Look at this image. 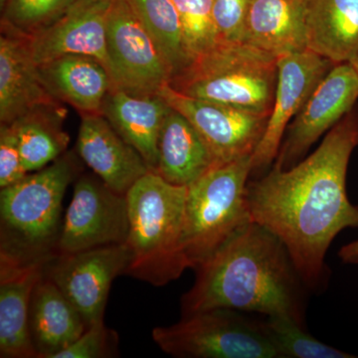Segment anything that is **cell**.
Returning <instances> with one entry per match:
<instances>
[{
    "label": "cell",
    "mask_w": 358,
    "mask_h": 358,
    "mask_svg": "<svg viewBox=\"0 0 358 358\" xmlns=\"http://www.w3.org/2000/svg\"><path fill=\"white\" fill-rule=\"evenodd\" d=\"M119 355V336L103 322L89 327L69 348L55 358H110Z\"/></svg>",
    "instance_id": "f1b7e54d"
},
{
    "label": "cell",
    "mask_w": 358,
    "mask_h": 358,
    "mask_svg": "<svg viewBox=\"0 0 358 358\" xmlns=\"http://www.w3.org/2000/svg\"><path fill=\"white\" fill-rule=\"evenodd\" d=\"M308 50L334 65L358 55V0H306Z\"/></svg>",
    "instance_id": "7402d4cb"
},
{
    "label": "cell",
    "mask_w": 358,
    "mask_h": 358,
    "mask_svg": "<svg viewBox=\"0 0 358 358\" xmlns=\"http://www.w3.org/2000/svg\"><path fill=\"white\" fill-rule=\"evenodd\" d=\"M131 262L128 244L110 245L69 255H52L45 275L76 308L87 327L103 322L110 286L126 275Z\"/></svg>",
    "instance_id": "30bf717a"
},
{
    "label": "cell",
    "mask_w": 358,
    "mask_h": 358,
    "mask_svg": "<svg viewBox=\"0 0 358 358\" xmlns=\"http://www.w3.org/2000/svg\"><path fill=\"white\" fill-rule=\"evenodd\" d=\"M77 0H8L2 9L1 32L29 37L52 24Z\"/></svg>",
    "instance_id": "4316f807"
},
{
    "label": "cell",
    "mask_w": 358,
    "mask_h": 358,
    "mask_svg": "<svg viewBox=\"0 0 358 358\" xmlns=\"http://www.w3.org/2000/svg\"><path fill=\"white\" fill-rule=\"evenodd\" d=\"M29 327L38 358H55L88 329L76 308L45 272L33 292Z\"/></svg>",
    "instance_id": "ffe728a7"
},
{
    "label": "cell",
    "mask_w": 358,
    "mask_h": 358,
    "mask_svg": "<svg viewBox=\"0 0 358 358\" xmlns=\"http://www.w3.org/2000/svg\"><path fill=\"white\" fill-rule=\"evenodd\" d=\"M278 58L246 42H218L193 59L169 86L182 95L270 115Z\"/></svg>",
    "instance_id": "277c9868"
},
{
    "label": "cell",
    "mask_w": 358,
    "mask_h": 358,
    "mask_svg": "<svg viewBox=\"0 0 358 358\" xmlns=\"http://www.w3.org/2000/svg\"><path fill=\"white\" fill-rule=\"evenodd\" d=\"M350 64H352L353 67H355V69L357 70L358 74V55L357 56V57L353 59L352 62H350Z\"/></svg>",
    "instance_id": "d6a6232c"
},
{
    "label": "cell",
    "mask_w": 358,
    "mask_h": 358,
    "mask_svg": "<svg viewBox=\"0 0 358 358\" xmlns=\"http://www.w3.org/2000/svg\"><path fill=\"white\" fill-rule=\"evenodd\" d=\"M147 28L173 73V78L192 62L173 0H128ZM171 78V79H173Z\"/></svg>",
    "instance_id": "d4e9b609"
},
{
    "label": "cell",
    "mask_w": 358,
    "mask_h": 358,
    "mask_svg": "<svg viewBox=\"0 0 358 358\" xmlns=\"http://www.w3.org/2000/svg\"><path fill=\"white\" fill-rule=\"evenodd\" d=\"M52 95L69 103L82 115L102 114L112 89L109 71L91 56L68 54L38 65Z\"/></svg>",
    "instance_id": "d6986e66"
},
{
    "label": "cell",
    "mask_w": 358,
    "mask_h": 358,
    "mask_svg": "<svg viewBox=\"0 0 358 358\" xmlns=\"http://www.w3.org/2000/svg\"><path fill=\"white\" fill-rule=\"evenodd\" d=\"M173 2L192 59L213 48L218 43L213 20V0H173Z\"/></svg>",
    "instance_id": "83f0119b"
},
{
    "label": "cell",
    "mask_w": 358,
    "mask_h": 358,
    "mask_svg": "<svg viewBox=\"0 0 358 358\" xmlns=\"http://www.w3.org/2000/svg\"><path fill=\"white\" fill-rule=\"evenodd\" d=\"M338 256L345 264L358 265V239L341 247Z\"/></svg>",
    "instance_id": "1f68e13d"
},
{
    "label": "cell",
    "mask_w": 358,
    "mask_h": 358,
    "mask_svg": "<svg viewBox=\"0 0 358 358\" xmlns=\"http://www.w3.org/2000/svg\"><path fill=\"white\" fill-rule=\"evenodd\" d=\"M252 157L216 164L187 186L183 250L194 270L253 222L248 203Z\"/></svg>",
    "instance_id": "8992f818"
},
{
    "label": "cell",
    "mask_w": 358,
    "mask_h": 358,
    "mask_svg": "<svg viewBox=\"0 0 358 358\" xmlns=\"http://www.w3.org/2000/svg\"><path fill=\"white\" fill-rule=\"evenodd\" d=\"M306 0H252L242 41L279 58L308 50Z\"/></svg>",
    "instance_id": "44dd1931"
},
{
    "label": "cell",
    "mask_w": 358,
    "mask_h": 358,
    "mask_svg": "<svg viewBox=\"0 0 358 358\" xmlns=\"http://www.w3.org/2000/svg\"><path fill=\"white\" fill-rule=\"evenodd\" d=\"M79 157L110 189L126 195L150 171L140 152L117 133L102 114L82 115L77 138Z\"/></svg>",
    "instance_id": "2e32d148"
},
{
    "label": "cell",
    "mask_w": 358,
    "mask_h": 358,
    "mask_svg": "<svg viewBox=\"0 0 358 358\" xmlns=\"http://www.w3.org/2000/svg\"><path fill=\"white\" fill-rule=\"evenodd\" d=\"M62 114L61 107L39 108L10 124L27 173L44 169L65 154L70 138L62 128Z\"/></svg>",
    "instance_id": "cb8c5ba5"
},
{
    "label": "cell",
    "mask_w": 358,
    "mask_h": 358,
    "mask_svg": "<svg viewBox=\"0 0 358 358\" xmlns=\"http://www.w3.org/2000/svg\"><path fill=\"white\" fill-rule=\"evenodd\" d=\"M162 352L178 358H280L261 320L242 312L213 308L152 329Z\"/></svg>",
    "instance_id": "52a82bcc"
},
{
    "label": "cell",
    "mask_w": 358,
    "mask_h": 358,
    "mask_svg": "<svg viewBox=\"0 0 358 358\" xmlns=\"http://www.w3.org/2000/svg\"><path fill=\"white\" fill-rule=\"evenodd\" d=\"M334 66L331 61L310 50L278 58L274 103L262 140L252 155V173H259L274 164L289 122Z\"/></svg>",
    "instance_id": "4fadbf2b"
},
{
    "label": "cell",
    "mask_w": 358,
    "mask_h": 358,
    "mask_svg": "<svg viewBox=\"0 0 358 358\" xmlns=\"http://www.w3.org/2000/svg\"><path fill=\"white\" fill-rule=\"evenodd\" d=\"M43 107H61L33 60L24 36L1 32L0 36V124Z\"/></svg>",
    "instance_id": "e0dca14e"
},
{
    "label": "cell",
    "mask_w": 358,
    "mask_h": 358,
    "mask_svg": "<svg viewBox=\"0 0 358 358\" xmlns=\"http://www.w3.org/2000/svg\"><path fill=\"white\" fill-rule=\"evenodd\" d=\"M357 145V105L312 155L291 169L274 164L247 186L252 220L281 240L310 292L327 282L326 255L334 238L358 228V205L346 192L348 164Z\"/></svg>",
    "instance_id": "6da1fadb"
},
{
    "label": "cell",
    "mask_w": 358,
    "mask_h": 358,
    "mask_svg": "<svg viewBox=\"0 0 358 358\" xmlns=\"http://www.w3.org/2000/svg\"><path fill=\"white\" fill-rule=\"evenodd\" d=\"M187 186L148 171L127 192L131 262L126 275L155 287L178 279L187 261L183 250Z\"/></svg>",
    "instance_id": "3957f363"
},
{
    "label": "cell",
    "mask_w": 358,
    "mask_h": 358,
    "mask_svg": "<svg viewBox=\"0 0 358 358\" xmlns=\"http://www.w3.org/2000/svg\"><path fill=\"white\" fill-rule=\"evenodd\" d=\"M78 174L74 155H61L0 192L1 251L21 258L53 255L66 190Z\"/></svg>",
    "instance_id": "5b68a950"
},
{
    "label": "cell",
    "mask_w": 358,
    "mask_h": 358,
    "mask_svg": "<svg viewBox=\"0 0 358 358\" xmlns=\"http://www.w3.org/2000/svg\"><path fill=\"white\" fill-rule=\"evenodd\" d=\"M114 1L77 0L52 24L26 37L34 62L77 54L96 58L108 69V24Z\"/></svg>",
    "instance_id": "5bb4252c"
},
{
    "label": "cell",
    "mask_w": 358,
    "mask_h": 358,
    "mask_svg": "<svg viewBox=\"0 0 358 358\" xmlns=\"http://www.w3.org/2000/svg\"><path fill=\"white\" fill-rule=\"evenodd\" d=\"M358 74L350 63L334 65L288 127L275 166L291 169L322 134L329 133L357 106Z\"/></svg>",
    "instance_id": "7c38bea8"
},
{
    "label": "cell",
    "mask_w": 358,
    "mask_h": 358,
    "mask_svg": "<svg viewBox=\"0 0 358 358\" xmlns=\"http://www.w3.org/2000/svg\"><path fill=\"white\" fill-rule=\"evenodd\" d=\"M252 0H213V20L218 42H239Z\"/></svg>",
    "instance_id": "f546056e"
},
{
    "label": "cell",
    "mask_w": 358,
    "mask_h": 358,
    "mask_svg": "<svg viewBox=\"0 0 358 358\" xmlns=\"http://www.w3.org/2000/svg\"><path fill=\"white\" fill-rule=\"evenodd\" d=\"M108 71L112 88L159 94L173 73L128 0H115L107 32Z\"/></svg>",
    "instance_id": "9c48e42d"
},
{
    "label": "cell",
    "mask_w": 358,
    "mask_h": 358,
    "mask_svg": "<svg viewBox=\"0 0 358 358\" xmlns=\"http://www.w3.org/2000/svg\"><path fill=\"white\" fill-rule=\"evenodd\" d=\"M159 95L199 131L215 164L252 157L262 140L268 115L182 95L169 85Z\"/></svg>",
    "instance_id": "8fae6325"
},
{
    "label": "cell",
    "mask_w": 358,
    "mask_h": 358,
    "mask_svg": "<svg viewBox=\"0 0 358 358\" xmlns=\"http://www.w3.org/2000/svg\"><path fill=\"white\" fill-rule=\"evenodd\" d=\"M7 2H8V0H0V7H1V10L4 8V6H6Z\"/></svg>",
    "instance_id": "836d02e7"
},
{
    "label": "cell",
    "mask_w": 358,
    "mask_h": 358,
    "mask_svg": "<svg viewBox=\"0 0 358 358\" xmlns=\"http://www.w3.org/2000/svg\"><path fill=\"white\" fill-rule=\"evenodd\" d=\"M194 271V284L181 298L182 317L229 308L306 326L310 289L284 243L260 224L250 223Z\"/></svg>",
    "instance_id": "7a4b0ae2"
},
{
    "label": "cell",
    "mask_w": 358,
    "mask_h": 358,
    "mask_svg": "<svg viewBox=\"0 0 358 358\" xmlns=\"http://www.w3.org/2000/svg\"><path fill=\"white\" fill-rule=\"evenodd\" d=\"M129 231L126 195L110 189L98 176L86 174L75 183L53 255L124 244Z\"/></svg>",
    "instance_id": "ba28073f"
},
{
    "label": "cell",
    "mask_w": 358,
    "mask_h": 358,
    "mask_svg": "<svg viewBox=\"0 0 358 358\" xmlns=\"http://www.w3.org/2000/svg\"><path fill=\"white\" fill-rule=\"evenodd\" d=\"M28 173L13 126L0 124V188L18 182Z\"/></svg>",
    "instance_id": "4dcf8cb0"
},
{
    "label": "cell",
    "mask_w": 358,
    "mask_h": 358,
    "mask_svg": "<svg viewBox=\"0 0 358 358\" xmlns=\"http://www.w3.org/2000/svg\"><path fill=\"white\" fill-rule=\"evenodd\" d=\"M214 166L210 150L199 131L171 108L160 131L155 173L169 183L188 186Z\"/></svg>",
    "instance_id": "603a6c76"
},
{
    "label": "cell",
    "mask_w": 358,
    "mask_h": 358,
    "mask_svg": "<svg viewBox=\"0 0 358 358\" xmlns=\"http://www.w3.org/2000/svg\"><path fill=\"white\" fill-rule=\"evenodd\" d=\"M51 256L25 259L0 251L1 358H38L30 334V305Z\"/></svg>",
    "instance_id": "9a60e30c"
},
{
    "label": "cell",
    "mask_w": 358,
    "mask_h": 358,
    "mask_svg": "<svg viewBox=\"0 0 358 358\" xmlns=\"http://www.w3.org/2000/svg\"><path fill=\"white\" fill-rule=\"evenodd\" d=\"M171 109L159 94H134L112 88L103 101L102 115L155 173L160 131Z\"/></svg>",
    "instance_id": "ac0fdd59"
},
{
    "label": "cell",
    "mask_w": 358,
    "mask_h": 358,
    "mask_svg": "<svg viewBox=\"0 0 358 358\" xmlns=\"http://www.w3.org/2000/svg\"><path fill=\"white\" fill-rule=\"evenodd\" d=\"M264 331L272 341L280 358H355L310 336L307 327L277 315L261 320Z\"/></svg>",
    "instance_id": "484cf974"
}]
</instances>
